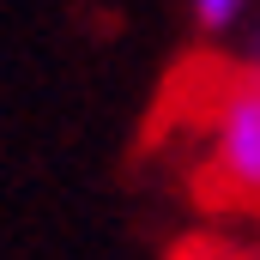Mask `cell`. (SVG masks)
<instances>
[{
  "mask_svg": "<svg viewBox=\"0 0 260 260\" xmlns=\"http://www.w3.org/2000/svg\"><path fill=\"white\" fill-rule=\"evenodd\" d=\"M176 91L188 127V176L200 200L260 224V73L206 61L176 79Z\"/></svg>",
  "mask_w": 260,
  "mask_h": 260,
  "instance_id": "6da1fadb",
  "label": "cell"
},
{
  "mask_svg": "<svg viewBox=\"0 0 260 260\" xmlns=\"http://www.w3.org/2000/svg\"><path fill=\"white\" fill-rule=\"evenodd\" d=\"M194 18H200V30H230L242 18V0H200Z\"/></svg>",
  "mask_w": 260,
  "mask_h": 260,
  "instance_id": "7a4b0ae2",
  "label": "cell"
},
{
  "mask_svg": "<svg viewBox=\"0 0 260 260\" xmlns=\"http://www.w3.org/2000/svg\"><path fill=\"white\" fill-rule=\"evenodd\" d=\"M188 260H260V236L254 242H218L212 254L206 248H188Z\"/></svg>",
  "mask_w": 260,
  "mask_h": 260,
  "instance_id": "3957f363",
  "label": "cell"
},
{
  "mask_svg": "<svg viewBox=\"0 0 260 260\" xmlns=\"http://www.w3.org/2000/svg\"><path fill=\"white\" fill-rule=\"evenodd\" d=\"M248 67H254V73H260V49H254V61H248Z\"/></svg>",
  "mask_w": 260,
  "mask_h": 260,
  "instance_id": "277c9868",
  "label": "cell"
}]
</instances>
